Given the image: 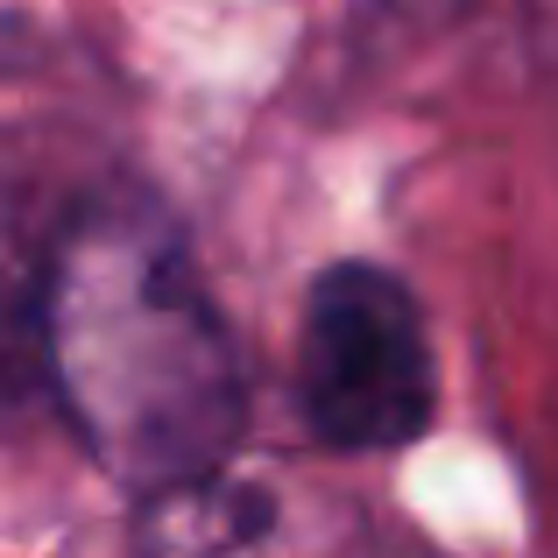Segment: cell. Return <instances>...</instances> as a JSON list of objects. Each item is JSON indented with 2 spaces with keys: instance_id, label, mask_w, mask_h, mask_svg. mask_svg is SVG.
<instances>
[{
  "instance_id": "3",
  "label": "cell",
  "mask_w": 558,
  "mask_h": 558,
  "mask_svg": "<svg viewBox=\"0 0 558 558\" xmlns=\"http://www.w3.org/2000/svg\"><path fill=\"white\" fill-rule=\"evenodd\" d=\"M142 558H298L290 509L269 488H247L227 466L149 495L142 509Z\"/></svg>"
},
{
  "instance_id": "2",
  "label": "cell",
  "mask_w": 558,
  "mask_h": 558,
  "mask_svg": "<svg viewBox=\"0 0 558 558\" xmlns=\"http://www.w3.org/2000/svg\"><path fill=\"white\" fill-rule=\"evenodd\" d=\"M298 417L332 452H396L438 410V354L403 276L375 262L318 269L298 318Z\"/></svg>"
},
{
  "instance_id": "1",
  "label": "cell",
  "mask_w": 558,
  "mask_h": 558,
  "mask_svg": "<svg viewBox=\"0 0 558 558\" xmlns=\"http://www.w3.org/2000/svg\"><path fill=\"white\" fill-rule=\"evenodd\" d=\"M36 347L78 446L142 502L227 466L247 403L241 354L163 205L107 191L64 219Z\"/></svg>"
}]
</instances>
